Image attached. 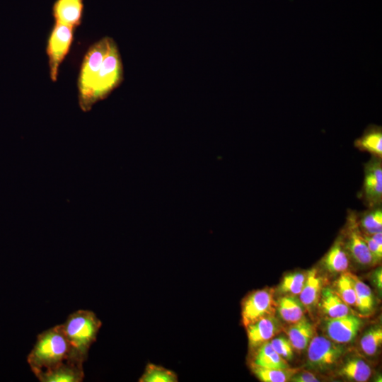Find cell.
Segmentation results:
<instances>
[{
	"label": "cell",
	"instance_id": "cell-10",
	"mask_svg": "<svg viewBox=\"0 0 382 382\" xmlns=\"http://www.w3.org/2000/svg\"><path fill=\"white\" fill-rule=\"evenodd\" d=\"M33 374L41 382H81L84 378L83 365L69 360Z\"/></svg>",
	"mask_w": 382,
	"mask_h": 382
},
{
	"label": "cell",
	"instance_id": "cell-24",
	"mask_svg": "<svg viewBox=\"0 0 382 382\" xmlns=\"http://www.w3.org/2000/svg\"><path fill=\"white\" fill-rule=\"evenodd\" d=\"M139 382H177V374L162 366L148 363L139 378Z\"/></svg>",
	"mask_w": 382,
	"mask_h": 382
},
{
	"label": "cell",
	"instance_id": "cell-22",
	"mask_svg": "<svg viewBox=\"0 0 382 382\" xmlns=\"http://www.w3.org/2000/svg\"><path fill=\"white\" fill-rule=\"evenodd\" d=\"M352 280L355 294L356 307L361 314H369L374 308V297L370 287L357 276L349 273Z\"/></svg>",
	"mask_w": 382,
	"mask_h": 382
},
{
	"label": "cell",
	"instance_id": "cell-20",
	"mask_svg": "<svg viewBox=\"0 0 382 382\" xmlns=\"http://www.w3.org/2000/svg\"><path fill=\"white\" fill-rule=\"evenodd\" d=\"M277 307L280 317L287 323L292 324L304 318V306L300 300L294 296L279 298Z\"/></svg>",
	"mask_w": 382,
	"mask_h": 382
},
{
	"label": "cell",
	"instance_id": "cell-2",
	"mask_svg": "<svg viewBox=\"0 0 382 382\" xmlns=\"http://www.w3.org/2000/svg\"><path fill=\"white\" fill-rule=\"evenodd\" d=\"M69 345L62 325L40 333L27 357L33 372L52 367L68 359Z\"/></svg>",
	"mask_w": 382,
	"mask_h": 382
},
{
	"label": "cell",
	"instance_id": "cell-13",
	"mask_svg": "<svg viewBox=\"0 0 382 382\" xmlns=\"http://www.w3.org/2000/svg\"><path fill=\"white\" fill-rule=\"evenodd\" d=\"M245 328L248 347L253 351L268 342L279 330L278 322L272 316L262 318Z\"/></svg>",
	"mask_w": 382,
	"mask_h": 382
},
{
	"label": "cell",
	"instance_id": "cell-11",
	"mask_svg": "<svg viewBox=\"0 0 382 382\" xmlns=\"http://www.w3.org/2000/svg\"><path fill=\"white\" fill-rule=\"evenodd\" d=\"M361 320L353 314L328 318L325 329L329 337L337 343H348L352 341L359 332Z\"/></svg>",
	"mask_w": 382,
	"mask_h": 382
},
{
	"label": "cell",
	"instance_id": "cell-4",
	"mask_svg": "<svg viewBox=\"0 0 382 382\" xmlns=\"http://www.w3.org/2000/svg\"><path fill=\"white\" fill-rule=\"evenodd\" d=\"M113 40L110 37L101 38L91 45L84 55L77 80L79 104L82 110Z\"/></svg>",
	"mask_w": 382,
	"mask_h": 382
},
{
	"label": "cell",
	"instance_id": "cell-28",
	"mask_svg": "<svg viewBox=\"0 0 382 382\" xmlns=\"http://www.w3.org/2000/svg\"><path fill=\"white\" fill-rule=\"evenodd\" d=\"M306 279V274L301 272L288 274L284 277L279 289L282 293L298 295L303 287Z\"/></svg>",
	"mask_w": 382,
	"mask_h": 382
},
{
	"label": "cell",
	"instance_id": "cell-17",
	"mask_svg": "<svg viewBox=\"0 0 382 382\" xmlns=\"http://www.w3.org/2000/svg\"><path fill=\"white\" fill-rule=\"evenodd\" d=\"M320 308L329 318H340L349 314V308L341 298L330 287L321 290Z\"/></svg>",
	"mask_w": 382,
	"mask_h": 382
},
{
	"label": "cell",
	"instance_id": "cell-21",
	"mask_svg": "<svg viewBox=\"0 0 382 382\" xmlns=\"http://www.w3.org/2000/svg\"><path fill=\"white\" fill-rule=\"evenodd\" d=\"M339 374L347 379L364 382L369 379L371 370L365 361L359 358H350L342 366Z\"/></svg>",
	"mask_w": 382,
	"mask_h": 382
},
{
	"label": "cell",
	"instance_id": "cell-16",
	"mask_svg": "<svg viewBox=\"0 0 382 382\" xmlns=\"http://www.w3.org/2000/svg\"><path fill=\"white\" fill-rule=\"evenodd\" d=\"M315 334L313 324L305 317L292 323L288 329L287 335L293 348L296 350L306 349Z\"/></svg>",
	"mask_w": 382,
	"mask_h": 382
},
{
	"label": "cell",
	"instance_id": "cell-1",
	"mask_svg": "<svg viewBox=\"0 0 382 382\" xmlns=\"http://www.w3.org/2000/svg\"><path fill=\"white\" fill-rule=\"evenodd\" d=\"M61 325L69 345L67 360L83 365L97 339L101 320L94 312L81 309L71 313Z\"/></svg>",
	"mask_w": 382,
	"mask_h": 382
},
{
	"label": "cell",
	"instance_id": "cell-14",
	"mask_svg": "<svg viewBox=\"0 0 382 382\" xmlns=\"http://www.w3.org/2000/svg\"><path fill=\"white\" fill-rule=\"evenodd\" d=\"M325 268L332 273H340L347 271L349 265V253L344 241L340 237L328 250L323 260Z\"/></svg>",
	"mask_w": 382,
	"mask_h": 382
},
{
	"label": "cell",
	"instance_id": "cell-9",
	"mask_svg": "<svg viewBox=\"0 0 382 382\" xmlns=\"http://www.w3.org/2000/svg\"><path fill=\"white\" fill-rule=\"evenodd\" d=\"M381 158H372L364 167L363 197L370 208L378 207L382 202Z\"/></svg>",
	"mask_w": 382,
	"mask_h": 382
},
{
	"label": "cell",
	"instance_id": "cell-19",
	"mask_svg": "<svg viewBox=\"0 0 382 382\" xmlns=\"http://www.w3.org/2000/svg\"><path fill=\"white\" fill-rule=\"evenodd\" d=\"M322 289V279L316 269L313 268L306 274V279L300 294V301L308 309L313 308L318 301Z\"/></svg>",
	"mask_w": 382,
	"mask_h": 382
},
{
	"label": "cell",
	"instance_id": "cell-33",
	"mask_svg": "<svg viewBox=\"0 0 382 382\" xmlns=\"http://www.w3.org/2000/svg\"><path fill=\"white\" fill-rule=\"evenodd\" d=\"M370 237L380 246H382V231L377 232L371 235Z\"/></svg>",
	"mask_w": 382,
	"mask_h": 382
},
{
	"label": "cell",
	"instance_id": "cell-8",
	"mask_svg": "<svg viewBox=\"0 0 382 382\" xmlns=\"http://www.w3.org/2000/svg\"><path fill=\"white\" fill-rule=\"evenodd\" d=\"M347 239L345 247L352 258L358 264L369 266L376 264L369 248L360 231L356 214L351 212L347 218Z\"/></svg>",
	"mask_w": 382,
	"mask_h": 382
},
{
	"label": "cell",
	"instance_id": "cell-7",
	"mask_svg": "<svg viewBox=\"0 0 382 382\" xmlns=\"http://www.w3.org/2000/svg\"><path fill=\"white\" fill-rule=\"evenodd\" d=\"M274 306L273 294L270 289L252 291L242 301L243 325L245 327L262 318L272 316L274 312Z\"/></svg>",
	"mask_w": 382,
	"mask_h": 382
},
{
	"label": "cell",
	"instance_id": "cell-31",
	"mask_svg": "<svg viewBox=\"0 0 382 382\" xmlns=\"http://www.w3.org/2000/svg\"><path fill=\"white\" fill-rule=\"evenodd\" d=\"M290 381L294 382H318V378L311 372L301 371L296 372L290 378Z\"/></svg>",
	"mask_w": 382,
	"mask_h": 382
},
{
	"label": "cell",
	"instance_id": "cell-12",
	"mask_svg": "<svg viewBox=\"0 0 382 382\" xmlns=\"http://www.w3.org/2000/svg\"><path fill=\"white\" fill-rule=\"evenodd\" d=\"M83 0H55L52 7L54 23L76 29L81 23Z\"/></svg>",
	"mask_w": 382,
	"mask_h": 382
},
{
	"label": "cell",
	"instance_id": "cell-15",
	"mask_svg": "<svg viewBox=\"0 0 382 382\" xmlns=\"http://www.w3.org/2000/svg\"><path fill=\"white\" fill-rule=\"evenodd\" d=\"M255 351L250 366L271 369L289 368L286 360L274 351L270 342L262 344Z\"/></svg>",
	"mask_w": 382,
	"mask_h": 382
},
{
	"label": "cell",
	"instance_id": "cell-25",
	"mask_svg": "<svg viewBox=\"0 0 382 382\" xmlns=\"http://www.w3.org/2000/svg\"><path fill=\"white\" fill-rule=\"evenodd\" d=\"M359 226L364 231V233L371 235L382 231V209L381 207L371 208V210L364 214L358 221Z\"/></svg>",
	"mask_w": 382,
	"mask_h": 382
},
{
	"label": "cell",
	"instance_id": "cell-30",
	"mask_svg": "<svg viewBox=\"0 0 382 382\" xmlns=\"http://www.w3.org/2000/svg\"><path fill=\"white\" fill-rule=\"evenodd\" d=\"M362 236L375 262H378L382 257V246L377 244L368 234L364 233Z\"/></svg>",
	"mask_w": 382,
	"mask_h": 382
},
{
	"label": "cell",
	"instance_id": "cell-27",
	"mask_svg": "<svg viewBox=\"0 0 382 382\" xmlns=\"http://www.w3.org/2000/svg\"><path fill=\"white\" fill-rule=\"evenodd\" d=\"M337 294L348 306H356V294L349 273L342 274L336 282Z\"/></svg>",
	"mask_w": 382,
	"mask_h": 382
},
{
	"label": "cell",
	"instance_id": "cell-29",
	"mask_svg": "<svg viewBox=\"0 0 382 382\" xmlns=\"http://www.w3.org/2000/svg\"><path fill=\"white\" fill-rule=\"evenodd\" d=\"M274 351L286 360L293 358V347L289 340L284 337L274 338L270 342Z\"/></svg>",
	"mask_w": 382,
	"mask_h": 382
},
{
	"label": "cell",
	"instance_id": "cell-32",
	"mask_svg": "<svg viewBox=\"0 0 382 382\" xmlns=\"http://www.w3.org/2000/svg\"><path fill=\"white\" fill-rule=\"evenodd\" d=\"M373 279L377 289L381 291L382 289V272L381 267L377 269L374 272L373 275Z\"/></svg>",
	"mask_w": 382,
	"mask_h": 382
},
{
	"label": "cell",
	"instance_id": "cell-26",
	"mask_svg": "<svg viewBox=\"0 0 382 382\" xmlns=\"http://www.w3.org/2000/svg\"><path fill=\"white\" fill-rule=\"evenodd\" d=\"M382 342V329L381 327H374L367 330L360 340V347L362 351L369 356L374 355Z\"/></svg>",
	"mask_w": 382,
	"mask_h": 382
},
{
	"label": "cell",
	"instance_id": "cell-3",
	"mask_svg": "<svg viewBox=\"0 0 382 382\" xmlns=\"http://www.w3.org/2000/svg\"><path fill=\"white\" fill-rule=\"evenodd\" d=\"M123 66L121 57L113 40L100 68L83 112L89 111L98 101L104 99L122 82Z\"/></svg>",
	"mask_w": 382,
	"mask_h": 382
},
{
	"label": "cell",
	"instance_id": "cell-5",
	"mask_svg": "<svg viewBox=\"0 0 382 382\" xmlns=\"http://www.w3.org/2000/svg\"><path fill=\"white\" fill-rule=\"evenodd\" d=\"M74 30L69 26L54 23L49 35L46 52L50 76L53 82L57 81L59 66L69 51Z\"/></svg>",
	"mask_w": 382,
	"mask_h": 382
},
{
	"label": "cell",
	"instance_id": "cell-18",
	"mask_svg": "<svg viewBox=\"0 0 382 382\" xmlns=\"http://www.w3.org/2000/svg\"><path fill=\"white\" fill-rule=\"evenodd\" d=\"M354 146L360 150L368 151L375 157L382 156V129L381 126L371 125L363 134L354 141Z\"/></svg>",
	"mask_w": 382,
	"mask_h": 382
},
{
	"label": "cell",
	"instance_id": "cell-23",
	"mask_svg": "<svg viewBox=\"0 0 382 382\" xmlns=\"http://www.w3.org/2000/svg\"><path fill=\"white\" fill-rule=\"evenodd\" d=\"M255 376L263 382H285L290 378L299 370L295 369H271L256 366H250Z\"/></svg>",
	"mask_w": 382,
	"mask_h": 382
},
{
	"label": "cell",
	"instance_id": "cell-6",
	"mask_svg": "<svg viewBox=\"0 0 382 382\" xmlns=\"http://www.w3.org/2000/svg\"><path fill=\"white\" fill-rule=\"evenodd\" d=\"M308 346V366L318 371L334 365L344 352L343 347L338 343L323 336L313 337Z\"/></svg>",
	"mask_w": 382,
	"mask_h": 382
}]
</instances>
